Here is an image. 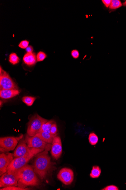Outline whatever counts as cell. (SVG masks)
Listing matches in <instances>:
<instances>
[{"label":"cell","instance_id":"4316f807","mask_svg":"<svg viewBox=\"0 0 126 190\" xmlns=\"http://www.w3.org/2000/svg\"><path fill=\"white\" fill-rule=\"evenodd\" d=\"M103 190H119V189L116 186L114 185H110L107 186L102 189Z\"/></svg>","mask_w":126,"mask_h":190},{"label":"cell","instance_id":"7402d4cb","mask_svg":"<svg viewBox=\"0 0 126 190\" xmlns=\"http://www.w3.org/2000/svg\"><path fill=\"white\" fill-rule=\"evenodd\" d=\"M1 190H29V188H23L22 187L16 186H8L4 187L2 189H1Z\"/></svg>","mask_w":126,"mask_h":190},{"label":"cell","instance_id":"e0dca14e","mask_svg":"<svg viewBox=\"0 0 126 190\" xmlns=\"http://www.w3.org/2000/svg\"><path fill=\"white\" fill-rule=\"evenodd\" d=\"M55 122V121L53 120L48 121L43 125L40 131L48 133V134H51V128H52V124Z\"/></svg>","mask_w":126,"mask_h":190},{"label":"cell","instance_id":"ba28073f","mask_svg":"<svg viewBox=\"0 0 126 190\" xmlns=\"http://www.w3.org/2000/svg\"><path fill=\"white\" fill-rule=\"evenodd\" d=\"M19 178L15 173L6 172L0 178V187L11 186H18Z\"/></svg>","mask_w":126,"mask_h":190},{"label":"cell","instance_id":"8992f818","mask_svg":"<svg viewBox=\"0 0 126 190\" xmlns=\"http://www.w3.org/2000/svg\"><path fill=\"white\" fill-rule=\"evenodd\" d=\"M23 135L19 137H6L0 138L1 151L4 152L12 151L15 149L18 141L23 138Z\"/></svg>","mask_w":126,"mask_h":190},{"label":"cell","instance_id":"603a6c76","mask_svg":"<svg viewBox=\"0 0 126 190\" xmlns=\"http://www.w3.org/2000/svg\"><path fill=\"white\" fill-rule=\"evenodd\" d=\"M47 57V55L45 53L42 51H40L38 52L37 55V62H41L44 60Z\"/></svg>","mask_w":126,"mask_h":190},{"label":"cell","instance_id":"7a4b0ae2","mask_svg":"<svg viewBox=\"0 0 126 190\" xmlns=\"http://www.w3.org/2000/svg\"><path fill=\"white\" fill-rule=\"evenodd\" d=\"M15 173L19 178L18 186L26 188L29 186H38L40 184L33 166L27 165Z\"/></svg>","mask_w":126,"mask_h":190},{"label":"cell","instance_id":"cb8c5ba5","mask_svg":"<svg viewBox=\"0 0 126 190\" xmlns=\"http://www.w3.org/2000/svg\"><path fill=\"white\" fill-rule=\"evenodd\" d=\"M29 42L27 40H22L20 43L19 47L22 49H26L28 47Z\"/></svg>","mask_w":126,"mask_h":190},{"label":"cell","instance_id":"30bf717a","mask_svg":"<svg viewBox=\"0 0 126 190\" xmlns=\"http://www.w3.org/2000/svg\"><path fill=\"white\" fill-rule=\"evenodd\" d=\"M57 178L64 184L69 185L71 184L74 180V172L71 169L62 168L58 174Z\"/></svg>","mask_w":126,"mask_h":190},{"label":"cell","instance_id":"5b68a950","mask_svg":"<svg viewBox=\"0 0 126 190\" xmlns=\"http://www.w3.org/2000/svg\"><path fill=\"white\" fill-rule=\"evenodd\" d=\"M25 140L30 148L41 149L47 151H49L52 148V145L46 143L37 135L31 137L27 134Z\"/></svg>","mask_w":126,"mask_h":190},{"label":"cell","instance_id":"ffe728a7","mask_svg":"<svg viewBox=\"0 0 126 190\" xmlns=\"http://www.w3.org/2000/svg\"><path fill=\"white\" fill-rule=\"evenodd\" d=\"M36 100V98L30 97V96H25L22 98V101L26 105L28 106H31L34 103V102Z\"/></svg>","mask_w":126,"mask_h":190},{"label":"cell","instance_id":"277c9868","mask_svg":"<svg viewBox=\"0 0 126 190\" xmlns=\"http://www.w3.org/2000/svg\"><path fill=\"white\" fill-rule=\"evenodd\" d=\"M48 121L38 114H35L30 118L28 126L27 134L31 137L36 135L41 131L44 124Z\"/></svg>","mask_w":126,"mask_h":190},{"label":"cell","instance_id":"ac0fdd59","mask_svg":"<svg viewBox=\"0 0 126 190\" xmlns=\"http://www.w3.org/2000/svg\"><path fill=\"white\" fill-rule=\"evenodd\" d=\"M89 143L92 146H95L98 143L99 138L98 136L94 132H91L89 134L88 137Z\"/></svg>","mask_w":126,"mask_h":190},{"label":"cell","instance_id":"2e32d148","mask_svg":"<svg viewBox=\"0 0 126 190\" xmlns=\"http://www.w3.org/2000/svg\"><path fill=\"white\" fill-rule=\"evenodd\" d=\"M101 173V170L99 166H94L90 174L91 177L93 179L99 178Z\"/></svg>","mask_w":126,"mask_h":190},{"label":"cell","instance_id":"f546056e","mask_svg":"<svg viewBox=\"0 0 126 190\" xmlns=\"http://www.w3.org/2000/svg\"><path fill=\"white\" fill-rule=\"evenodd\" d=\"M123 6H126V1H125V2H124V3H123Z\"/></svg>","mask_w":126,"mask_h":190},{"label":"cell","instance_id":"52a82bcc","mask_svg":"<svg viewBox=\"0 0 126 190\" xmlns=\"http://www.w3.org/2000/svg\"><path fill=\"white\" fill-rule=\"evenodd\" d=\"M0 88L3 89H18L17 84L14 82L9 75L1 67L0 72Z\"/></svg>","mask_w":126,"mask_h":190},{"label":"cell","instance_id":"d6986e66","mask_svg":"<svg viewBox=\"0 0 126 190\" xmlns=\"http://www.w3.org/2000/svg\"><path fill=\"white\" fill-rule=\"evenodd\" d=\"M20 60L19 57L15 53H12L9 55V61L13 65L18 64Z\"/></svg>","mask_w":126,"mask_h":190},{"label":"cell","instance_id":"f1b7e54d","mask_svg":"<svg viewBox=\"0 0 126 190\" xmlns=\"http://www.w3.org/2000/svg\"><path fill=\"white\" fill-rule=\"evenodd\" d=\"M33 47L31 46H29L26 49V51L27 53H31L33 52Z\"/></svg>","mask_w":126,"mask_h":190},{"label":"cell","instance_id":"83f0119b","mask_svg":"<svg viewBox=\"0 0 126 190\" xmlns=\"http://www.w3.org/2000/svg\"><path fill=\"white\" fill-rule=\"evenodd\" d=\"M111 1H110V0H102V2L106 7L108 8L109 7L111 4Z\"/></svg>","mask_w":126,"mask_h":190},{"label":"cell","instance_id":"3957f363","mask_svg":"<svg viewBox=\"0 0 126 190\" xmlns=\"http://www.w3.org/2000/svg\"><path fill=\"white\" fill-rule=\"evenodd\" d=\"M43 149L35 148L25 156L17 157L13 159L7 168L6 172L15 173L27 165L29 161L35 156L44 151Z\"/></svg>","mask_w":126,"mask_h":190},{"label":"cell","instance_id":"9a60e30c","mask_svg":"<svg viewBox=\"0 0 126 190\" xmlns=\"http://www.w3.org/2000/svg\"><path fill=\"white\" fill-rule=\"evenodd\" d=\"M36 135L38 136L39 138H40L46 143L50 144H52L54 138L56 136H57V134L52 135L51 134H48L42 131H40Z\"/></svg>","mask_w":126,"mask_h":190},{"label":"cell","instance_id":"5bb4252c","mask_svg":"<svg viewBox=\"0 0 126 190\" xmlns=\"http://www.w3.org/2000/svg\"><path fill=\"white\" fill-rule=\"evenodd\" d=\"M23 62L29 66H32L35 65L37 62V56L34 52L27 53L23 57Z\"/></svg>","mask_w":126,"mask_h":190},{"label":"cell","instance_id":"d4e9b609","mask_svg":"<svg viewBox=\"0 0 126 190\" xmlns=\"http://www.w3.org/2000/svg\"><path fill=\"white\" fill-rule=\"evenodd\" d=\"M51 134L52 135H56L57 131V125H56V123L55 122L52 124L51 129Z\"/></svg>","mask_w":126,"mask_h":190},{"label":"cell","instance_id":"9c48e42d","mask_svg":"<svg viewBox=\"0 0 126 190\" xmlns=\"http://www.w3.org/2000/svg\"><path fill=\"white\" fill-rule=\"evenodd\" d=\"M35 148H30L28 146L25 138H22L15 149L13 153L14 158L25 156L33 151Z\"/></svg>","mask_w":126,"mask_h":190},{"label":"cell","instance_id":"4fadbf2b","mask_svg":"<svg viewBox=\"0 0 126 190\" xmlns=\"http://www.w3.org/2000/svg\"><path fill=\"white\" fill-rule=\"evenodd\" d=\"M19 89H3L0 90V97L4 99H9L19 94Z\"/></svg>","mask_w":126,"mask_h":190},{"label":"cell","instance_id":"484cf974","mask_svg":"<svg viewBox=\"0 0 126 190\" xmlns=\"http://www.w3.org/2000/svg\"><path fill=\"white\" fill-rule=\"evenodd\" d=\"M71 55L73 58L75 59H77L79 57V52L77 50H73L71 51Z\"/></svg>","mask_w":126,"mask_h":190},{"label":"cell","instance_id":"8fae6325","mask_svg":"<svg viewBox=\"0 0 126 190\" xmlns=\"http://www.w3.org/2000/svg\"><path fill=\"white\" fill-rule=\"evenodd\" d=\"M62 153V144L61 138L56 136L54 138L51 148V154L55 159H59Z\"/></svg>","mask_w":126,"mask_h":190},{"label":"cell","instance_id":"6da1fadb","mask_svg":"<svg viewBox=\"0 0 126 190\" xmlns=\"http://www.w3.org/2000/svg\"><path fill=\"white\" fill-rule=\"evenodd\" d=\"M33 167L34 171L42 180L47 177L54 163L51 161L47 150H44L36 155Z\"/></svg>","mask_w":126,"mask_h":190},{"label":"cell","instance_id":"44dd1931","mask_svg":"<svg viewBox=\"0 0 126 190\" xmlns=\"http://www.w3.org/2000/svg\"><path fill=\"white\" fill-rule=\"evenodd\" d=\"M122 6V4L119 0H113L109 6L110 9H115L119 8Z\"/></svg>","mask_w":126,"mask_h":190},{"label":"cell","instance_id":"7c38bea8","mask_svg":"<svg viewBox=\"0 0 126 190\" xmlns=\"http://www.w3.org/2000/svg\"><path fill=\"white\" fill-rule=\"evenodd\" d=\"M13 154L2 153L0 155V175L2 176L7 171V168L11 163Z\"/></svg>","mask_w":126,"mask_h":190}]
</instances>
